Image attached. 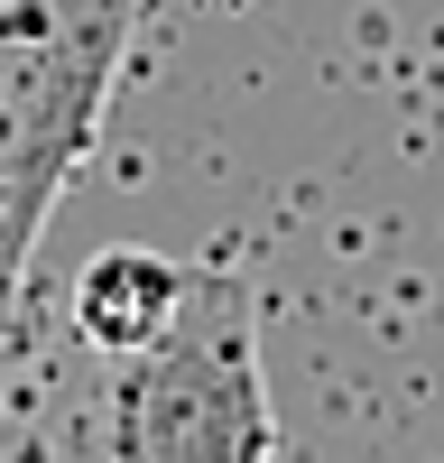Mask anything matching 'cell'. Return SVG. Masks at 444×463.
<instances>
[{"mask_svg":"<svg viewBox=\"0 0 444 463\" xmlns=\"http://www.w3.org/2000/svg\"><path fill=\"white\" fill-rule=\"evenodd\" d=\"M148 0H0V343L74 167L93 158Z\"/></svg>","mask_w":444,"mask_h":463,"instance_id":"cell-1","label":"cell"},{"mask_svg":"<svg viewBox=\"0 0 444 463\" xmlns=\"http://www.w3.org/2000/svg\"><path fill=\"white\" fill-rule=\"evenodd\" d=\"M111 454L130 463H259L278 454V417L259 390V325L232 269H195L176 325L121 362L111 390Z\"/></svg>","mask_w":444,"mask_h":463,"instance_id":"cell-2","label":"cell"},{"mask_svg":"<svg viewBox=\"0 0 444 463\" xmlns=\"http://www.w3.org/2000/svg\"><path fill=\"white\" fill-rule=\"evenodd\" d=\"M185 288H195V269H176L167 250H139V241L93 250L84 279H74V334H84L102 362H130V353H148V343L176 325Z\"/></svg>","mask_w":444,"mask_h":463,"instance_id":"cell-3","label":"cell"}]
</instances>
